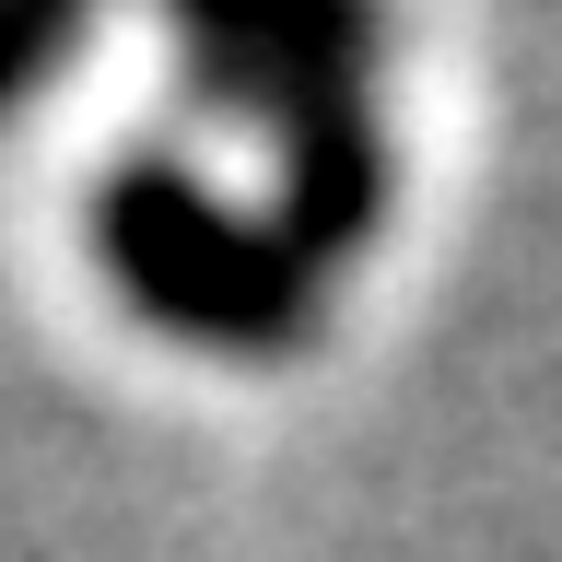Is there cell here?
I'll return each mask as SVG.
<instances>
[{
	"label": "cell",
	"mask_w": 562,
	"mask_h": 562,
	"mask_svg": "<svg viewBox=\"0 0 562 562\" xmlns=\"http://www.w3.org/2000/svg\"><path fill=\"white\" fill-rule=\"evenodd\" d=\"M386 35L363 12H188L176 24V59L200 82L211 105H235L258 130H293L316 105L363 94V70H375Z\"/></svg>",
	"instance_id": "obj_2"
},
{
	"label": "cell",
	"mask_w": 562,
	"mask_h": 562,
	"mask_svg": "<svg viewBox=\"0 0 562 562\" xmlns=\"http://www.w3.org/2000/svg\"><path fill=\"white\" fill-rule=\"evenodd\" d=\"M70 47H82V12H0V117H12Z\"/></svg>",
	"instance_id": "obj_4"
},
{
	"label": "cell",
	"mask_w": 562,
	"mask_h": 562,
	"mask_svg": "<svg viewBox=\"0 0 562 562\" xmlns=\"http://www.w3.org/2000/svg\"><path fill=\"white\" fill-rule=\"evenodd\" d=\"M270 235L305 258V270H328V258H351V246L386 223V130H375V94H340L316 105V117H293V130H270Z\"/></svg>",
	"instance_id": "obj_3"
},
{
	"label": "cell",
	"mask_w": 562,
	"mask_h": 562,
	"mask_svg": "<svg viewBox=\"0 0 562 562\" xmlns=\"http://www.w3.org/2000/svg\"><path fill=\"white\" fill-rule=\"evenodd\" d=\"M94 246H105V270H117V293L153 328H176V340L281 351V340H305V316H316V270L258 211L200 188L176 153H130L94 188Z\"/></svg>",
	"instance_id": "obj_1"
}]
</instances>
